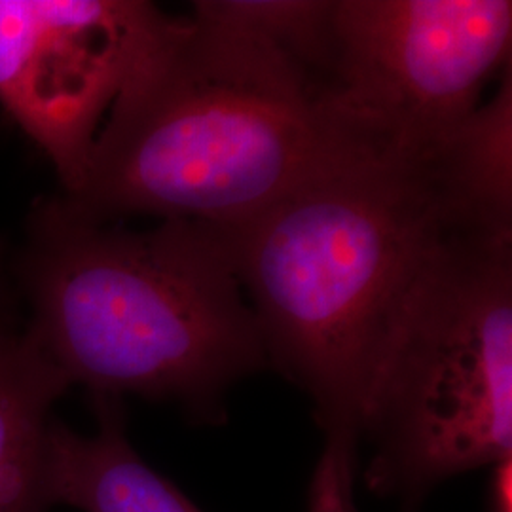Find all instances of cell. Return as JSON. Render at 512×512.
I'll return each mask as SVG.
<instances>
[{"instance_id": "1", "label": "cell", "mask_w": 512, "mask_h": 512, "mask_svg": "<svg viewBox=\"0 0 512 512\" xmlns=\"http://www.w3.org/2000/svg\"><path fill=\"white\" fill-rule=\"evenodd\" d=\"M382 158L325 92L264 40L192 10L169 18L59 196L93 220L253 219L338 165Z\"/></svg>"}, {"instance_id": "2", "label": "cell", "mask_w": 512, "mask_h": 512, "mask_svg": "<svg viewBox=\"0 0 512 512\" xmlns=\"http://www.w3.org/2000/svg\"><path fill=\"white\" fill-rule=\"evenodd\" d=\"M450 224L420 158H359L222 230L268 365L310 397L323 433L308 512H359L366 403L385 338Z\"/></svg>"}, {"instance_id": "3", "label": "cell", "mask_w": 512, "mask_h": 512, "mask_svg": "<svg viewBox=\"0 0 512 512\" xmlns=\"http://www.w3.org/2000/svg\"><path fill=\"white\" fill-rule=\"evenodd\" d=\"M18 277L33 310L25 330L92 395L171 399L217 421L224 393L268 366L230 243L211 224L131 232L46 198Z\"/></svg>"}, {"instance_id": "4", "label": "cell", "mask_w": 512, "mask_h": 512, "mask_svg": "<svg viewBox=\"0 0 512 512\" xmlns=\"http://www.w3.org/2000/svg\"><path fill=\"white\" fill-rule=\"evenodd\" d=\"M366 488L416 512L512 459V234L450 224L395 313L366 403Z\"/></svg>"}, {"instance_id": "5", "label": "cell", "mask_w": 512, "mask_h": 512, "mask_svg": "<svg viewBox=\"0 0 512 512\" xmlns=\"http://www.w3.org/2000/svg\"><path fill=\"white\" fill-rule=\"evenodd\" d=\"M509 0H336L330 107L385 158H418L511 67Z\"/></svg>"}, {"instance_id": "6", "label": "cell", "mask_w": 512, "mask_h": 512, "mask_svg": "<svg viewBox=\"0 0 512 512\" xmlns=\"http://www.w3.org/2000/svg\"><path fill=\"white\" fill-rule=\"evenodd\" d=\"M169 16L139 0H0V107L80 186L97 126Z\"/></svg>"}, {"instance_id": "7", "label": "cell", "mask_w": 512, "mask_h": 512, "mask_svg": "<svg viewBox=\"0 0 512 512\" xmlns=\"http://www.w3.org/2000/svg\"><path fill=\"white\" fill-rule=\"evenodd\" d=\"M97 433L82 437L59 421L46 435V497L84 512H202L148 467L126 433L122 399L93 395Z\"/></svg>"}, {"instance_id": "8", "label": "cell", "mask_w": 512, "mask_h": 512, "mask_svg": "<svg viewBox=\"0 0 512 512\" xmlns=\"http://www.w3.org/2000/svg\"><path fill=\"white\" fill-rule=\"evenodd\" d=\"M446 215L456 224L512 234V71L492 101L478 105L418 156Z\"/></svg>"}, {"instance_id": "9", "label": "cell", "mask_w": 512, "mask_h": 512, "mask_svg": "<svg viewBox=\"0 0 512 512\" xmlns=\"http://www.w3.org/2000/svg\"><path fill=\"white\" fill-rule=\"evenodd\" d=\"M71 387L35 338L0 317V512H48L50 408Z\"/></svg>"}, {"instance_id": "10", "label": "cell", "mask_w": 512, "mask_h": 512, "mask_svg": "<svg viewBox=\"0 0 512 512\" xmlns=\"http://www.w3.org/2000/svg\"><path fill=\"white\" fill-rule=\"evenodd\" d=\"M192 6L264 40L329 92L336 0H198Z\"/></svg>"}, {"instance_id": "11", "label": "cell", "mask_w": 512, "mask_h": 512, "mask_svg": "<svg viewBox=\"0 0 512 512\" xmlns=\"http://www.w3.org/2000/svg\"><path fill=\"white\" fill-rule=\"evenodd\" d=\"M512 459L494 465L490 482V512L512 511Z\"/></svg>"}, {"instance_id": "12", "label": "cell", "mask_w": 512, "mask_h": 512, "mask_svg": "<svg viewBox=\"0 0 512 512\" xmlns=\"http://www.w3.org/2000/svg\"><path fill=\"white\" fill-rule=\"evenodd\" d=\"M0 266H2V255H0ZM4 283H2V275H0V317H6V308H4Z\"/></svg>"}]
</instances>
